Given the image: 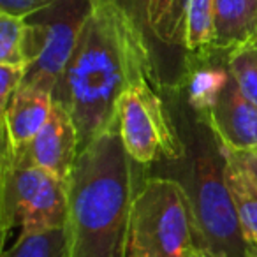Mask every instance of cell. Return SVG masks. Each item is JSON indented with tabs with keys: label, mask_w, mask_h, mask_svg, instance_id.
<instances>
[{
	"label": "cell",
	"mask_w": 257,
	"mask_h": 257,
	"mask_svg": "<svg viewBox=\"0 0 257 257\" xmlns=\"http://www.w3.org/2000/svg\"><path fill=\"white\" fill-rule=\"evenodd\" d=\"M143 79L159 83L143 34L116 0H93L53 90V102L64 106L76 125L78 154L116 123L120 97Z\"/></svg>",
	"instance_id": "6da1fadb"
},
{
	"label": "cell",
	"mask_w": 257,
	"mask_h": 257,
	"mask_svg": "<svg viewBox=\"0 0 257 257\" xmlns=\"http://www.w3.org/2000/svg\"><path fill=\"white\" fill-rule=\"evenodd\" d=\"M131 162L118 121L78 154L67 182L71 257H128Z\"/></svg>",
	"instance_id": "7a4b0ae2"
},
{
	"label": "cell",
	"mask_w": 257,
	"mask_h": 257,
	"mask_svg": "<svg viewBox=\"0 0 257 257\" xmlns=\"http://www.w3.org/2000/svg\"><path fill=\"white\" fill-rule=\"evenodd\" d=\"M187 194L201 248L224 257H252L225 180V157L217 136L215 141L206 134L196 138Z\"/></svg>",
	"instance_id": "3957f363"
},
{
	"label": "cell",
	"mask_w": 257,
	"mask_h": 257,
	"mask_svg": "<svg viewBox=\"0 0 257 257\" xmlns=\"http://www.w3.org/2000/svg\"><path fill=\"white\" fill-rule=\"evenodd\" d=\"M196 241L187 189L173 178H148L136 190L128 229V257H187Z\"/></svg>",
	"instance_id": "277c9868"
},
{
	"label": "cell",
	"mask_w": 257,
	"mask_h": 257,
	"mask_svg": "<svg viewBox=\"0 0 257 257\" xmlns=\"http://www.w3.org/2000/svg\"><path fill=\"white\" fill-rule=\"evenodd\" d=\"M0 180V218L4 236L18 227V238L67 225V183L15 152L4 136Z\"/></svg>",
	"instance_id": "5b68a950"
},
{
	"label": "cell",
	"mask_w": 257,
	"mask_h": 257,
	"mask_svg": "<svg viewBox=\"0 0 257 257\" xmlns=\"http://www.w3.org/2000/svg\"><path fill=\"white\" fill-rule=\"evenodd\" d=\"M92 9L93 0H55L23 16L27 60L23 85L37 86L53 95Z\"/></svg>",
	"instance_id": "8992f818"
},
{
	"label": "cell",
	"mask_w": 257,
	"mask_h": 257,
	"mask_svg": "<svg viewBox=\"0 0 257 257\" xmlns=\"http://www.w3.org/2000/svg\"><path fill=\"white\" fill-rule=\"evenodd\" d=\"M152 83L150 79L136 83L120 97L116 106L121 143L138 164H152L162 157L180 159L183 154L164 102Z\"/></svg>",
	"instance_id": "52a82bcc"
},
{
	"label": "cell",
	"mask_w": 257,
	"mask_h": 257,
	"mask_svg": "<svg viewBox=\"0 0 257 257\" xmlns=\"http://www.w3.org/2000/svg\"><path fill=\"white\" fill-rule=\"evenodd\" d=\"M131 15L154 57L155 71H161V57L183 55L189 0H116ZM161 81V79H159Z\"/></svg>",
	"instance_id": "ba28073f"
},
{
	"label": "cell",
	"mask_w": 257,
	"mask_h": 257,
	"mask_svg": "<svg viewBox=\"0 0 257 257\" xmlns=\"http://www.w3.org/2000/svg\"><path fill=\"white\" fill-rule=\"evenodd\" d=\"M203 120L224 148L238 154L257 152V106L245 99L232 74Z\"/></svg>",
	"instance_id": "9c48e42d"
},
{
	"label": "cell",
	"mask_w": 257,
	"mask_h": 257,
	"mask_svg": "<svg viewBox=\"0 0 257 257\" xmlns=\"http://www.w3.org/2000/svg\"><path fill=\"white\" fill-rule=\"evenodd\" d=\"M15 152L67 183L78 159V131L67 109L53 102L50 118L39 134Z\"/></svg>",
	"instance_id": "30bf717a"
},
{
	"label": "cell",
	"mask_w": 257,
	"mask_h": 257,
	"mask_svg": "<svg viewBox=\"0 0 257 257\" xmlns=\"http://www.w3.org/2000/svg\"><path fill=\"white\" fill-rule=\"evenodd\" d=\"M53 109V95L32 85H22L2 109V136L15 148L27 147L46 125Z\"/></svg>",
	"instance_id": "8fae6325"
},
{
	"label": "cell",
	"mask_w": 257,
	"mask_h": 257,
	"mask_svg": "<svg viewBox=\"0 0 257 257\" xmlns=\"http://www.w3.org/2000/svg\"><path fill=\"white\" fill-rule=\"evenodd\" d=\"M257 37V0H215L213 50L231 53Z\"/></svg>",
	"instance_id": "7c38bea8"
},
{
	"label": "cell",
	"mask_w": 257,
	"mask_h": 257,
	"mask_svg": "<svg viewBox=\"0 0 257 257\" xmlns=\"http://www.w3.org/2000/svg\"><path fill=\"white\" fill-rule=\"evenodd\" d=\"M225 157V180L231 189L239 224L252 253H257V182L248 175L238 154L222 147Z\"/></svg>",
	"instance_id": "4fadbf2b"
},
{
	"label": "cell",
	"mask_w": 257,
	"mask_h": 257,
	"mask_svg": "<svg viewBox=\"0 0 257 257\" xmlns=\"http://www.w3.org/2000/svg\"><path fill=\"white\" fill-rule=\"evenodd\" d=\"M2 257H71L67 227L16 238L13 248L6 250Z\"/></svg>",
	"instance_id": "5bb4252c"
},
{
	"label": "cell",
	"mask_w": 257,
	"mask_h": 257,
	"mask_svg": "<svg viewBox=\"0 0 257 257\" xmlns=\"http://www.w3.org/2000/svg\"><path fill=\"white\" fill-rule=\"evenodd\" d=\"M215 0H189L187 8L185 48L189 53L213 50Z\"/></svg>",
	"instance_id": "9a60e30c"
},
{
	"label": "cell",
	"mask_w": 257,
	"mask_h": 257,
	"mask_svg": "<svg viewBox=\"0 0 257 257\" xmlns=\"http://www.w3.org/2000/svg\"><path fill=\"white\" fill-rule=\"evenodd\" d=\"M25 20L9 13H0V64L25 65Z\"/></svg>",
	"instance_id": "2e32d148"
},
{
	"label": "cell",
	"mask_w": 257,
	"mask_h": 257,
	"mask_svg": "<svg viewBox=\"0 0 257 257\" xmlns=\"http://www.w3.org/2000/svg\"><path fill=\"white\" fill-rule=\"evenodd\" d=\"M227 62L245 99L257 106V46H243L231 51Z\"/></svg>",
	"instance_id": "e0dca14e"
},
{
	"label": "cell",
	"mask_w": 257,
	"mask_h": 257,
	"mask_svg": "<svg viewBox=\"0 0 257 257\" xmlns=\"http://www.w3.org/2000/svg\"><path fill=\"white\" fill-rule=\"evenodd\" d=\"M25 79V65L0 64V109H6Z\"/></svg>",
	"instance_id": "ac0fdd59"
},
{
	"label": "cell",
	"mask_w": 257,
	"mask_h": 257,
	"mask_svg": "<svg viewBox=\"0 0 257 257\" xmlns=\"http://www.w3.org/2000/svg\"><path fill=\"white\" fill-rule=\"evenodd\" d=\"M55 0H0V13L15 16H27L30 13L53 4Z\"/></svg>",
	"instance_id": "d6986e66"
},
{
	"label": "cell",
	"mask_w": 257,
	"mask_h": 257,
	"mask_svg": "<svg viewBox=\"0 0 257 257\" xmlns=\"http://www.w3.org/2000/svg\"><path fill=\"white\" fill-rule=\"evenodd\" d=\"M238 157L241 161V164L245 166V169L248 171V175L257 182V152H252V154H238Z\"/></svg>",
	"instance_id": "ffe728a7"
},
{
	"label": "cell",
	"mask_w": 257,
	"mask_h": 257,
	"mask_svg": "<svg viewBox=\"0 0 257 257\" xmlns=\"http://www.w3.org/2000/svg\"><path fill=\"white\" fill-rule=\"evenodd\" d=\"M187 257H208V255H206V252H204V248H201L199 245H194L192 248L189 250Z\"/></svg>",
	"instance_id": "44dd1931"
},
{
	"label": "cell",
	"mask_w": 257,
	"mask_h": 257,
	"mask_svg": "<svg viewBox=\"0 0 257 257\" xmlns=\"http://www.w3.org/2000/svg\"><path fill=\"white\" fill-rule=\"evenodd\" d=\"M204 252H206V250H204ZM206 255L208 257H224V255H217V253H210V252H206Z\"/></svg>",
	"instance_id": "7402d4cb"
},
{
	"label": "cell",
	"mask_w": 257,
	"mask_h": 257,
	"mask_svg": "<svg viewBox=\"0 0 257 257\" xmlns=\"http://www.w3.org/2000/svg\"><path fill=\"white\" fill-rule=\"evenodd\" d=\"M252 46H257V37H255V41H253V44H252Z\"/></svg>",
	"instance_id": "603a6c76"
},
{
	"label": "cell",
	"mask_w": 257,
	"mask_h": 257,
	"mask_svg": "<svg viewBox=\"0 0 257 257\" xmlns=\"http://www.w3.org/2000/svg\"><path fill=\"white\" fill-rule=\"evenodd\" d=\"M252 257H257V253H252Z\"/></svg>",
	"instance_id": "cb8c5ba5"
}]
</instances>
